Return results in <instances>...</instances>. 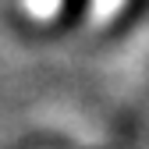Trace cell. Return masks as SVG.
<instances>
[{
	"label": "cell",
	"instance_id": "6da1fadb",
	"mask_svg": "<svg viewBox=\"0 0 149 149\" xmlns=\"http://www.w3.org/2000/svg\"><path fill=\"white\" fill-rule=\"evenodd\" d=\"M29 11L36 18H53V14L68 11V0H29Z\"/></svg>",
	"mask_w": 149,
	"mask_h": 149
}]
</instances>
